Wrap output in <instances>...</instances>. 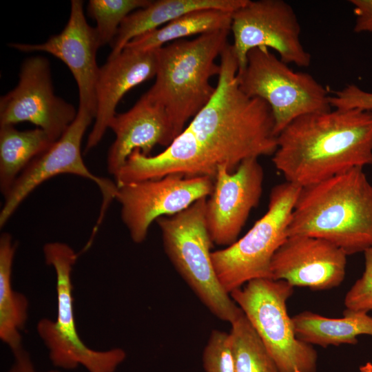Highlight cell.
Wrapping results in <instances>:
<instances>
[{"instance_id": "cell-16", "label": "cell", "mask_w": 372, "mask_h": 372, "mask_svg": "<svg viewBox=\"0 0 372 372\" xmlns=\"http://www.w3.org/2000/svg\"><path fill=\"white\" fill-rule=\"evenodd\" d=\"M347 255L324 239L309 236H290L274 254L271 279L284 280L293 287L327 290L343 282Z\"/></svg>"}, {"instance_id": "cell-15", "label": "cell", "mask_w": 372, "mask_h": 372, "mask_svg": "<svg viewBox=\"0 0 372 372\" xmlns=\"http://www.w3.org/2000/svg\"><path fill=\"white\" fill-rule=\"evenodd\" d=\"M21 52H46L61 60L71 71L79 90V109L96 115V83L99 70L96 53L101 47L95 28L87 22L83 3L72 0L70 13L63 30L40 44L12 43Z\"/></svg>"}, {"instance_id": "cell-14", "label": "cell", "mask_w": 372, "mask_h": 372, "mask_svg": "<svg viewBox=\"0 0 372 372\" xmlns=\"http://www.w3.org/2000/svg\"><path fill=\"white\" fill-rule=\"evenodd\" d=\"M264 170L258 158L243 161L232 172L220 167L206 199L205 221L213 244L228 247L238 240L251 211L259 203Z\"/></svg>"}, {"instance_id": "cell-26", "label": "cell", "mask_w": 372, "mask_h": 372, "mask_svg": "<svg viewBox=\"0 0 372 372\" xmlns=\"http://www.w3.org/2000/svg\"><path fill=\"white\" fill-rule=\"evenodd\" d=\"M205 372H235V356L230 333L214 329L203 352Z\"/></svg>"}, {"instance_id": "cell-9", "label": "cell", "mask_w": 372, "mask_h": 372, "mask_svg": "<svg viewBox=\"0 0 372 372\" xmlns=\"http://www.w3.org/2000/svg\"><path fill=\"white\" fill-rule=\"evenodd\" d=\"M240 90L269 106L278 135L302 116L332 109L329 90L310 74L294 72L265 47L251 50L237 74Z\"/></svg>"}, {"instance_id": "cell-13", "label": "cell", "mask_w": 372, "mask_h": 372, "mask_svg": "<svg viewBox=\"0 0 372 372\" xmlns=\"http://www.w3.org/2000/svg\"><path fill=\"white\" fill-rule=\"evenodd\" d=\"M74 107L55 95L50 64L41 56L22 63L17 86L0 99V126L30 122L58 140L77 116Z\"/></svg>"}, {"instance_id": "cell-11", "label": "cell", "mask_w": 372, "mask_h": 372, "mask_svg": "<svg viewBox=\"0 0 372 372\" xmlns=\"http://www.w3.org/2000/svg\"><path fill=\"white\" fill-rule=\"evenodd\" d=\"M214 179L170 174L158 179L117 185L115 199L121 206V219L134 242H143L151 224L175 215L200 199L207 198Z\"/></svg>"}, {"instance_id": "cell-17", "label": "cell", "mask_w": 372, "mask_h": 372, "mask_svg": "<svg viewBox=\"0 0 372 372\" xmlns=\"http://www.w3.org/2000/svg\"><path fill=\"white\" fill-rule=\"evenodd\" d=\"M156 50L136 51L125 48L99 67L95 88V121L87 139L85 152L91 150L101 141L124 95L133 87L155 76Z\"/></svg>"}, {"instance_id": "cell-21", "label": "cell", "mask_w": 372, "mask_h": 372, "mask_svg": "<svg viewBox=\"0 0 372 372\" xmlns=\"http://www.w3.org/2000/svg\"><path fill=\"white\" fill-rule=\"evenodd\" d=\"M17 244L8 233L0 237V338L14 352L21 347L28 320V300L12 287V270Z\"/></svg>"}, {"instance_id": "cell-19", "label": "cell", "mask_w": 372, "mask_h": 372, "mask_svg": "<svg viewBox=\"0 0 372 372\" xmlns=\"http://www.w3.org/2000/svg\"><path fill=\"white\" fill-rule=\"evenodd\" d=\"M247 0H157L130 14L121 24L107 59L120 54L134 38L157 29L189 12L220 10L233 12Z\"/></svg>"}, {"instance_id": "cell-22", "label": "cell", "mask_w": 372, "mask_h": 372, "mask_svg": "<svg viewBox=\"0 0 372 372\" xmlns=\"http://www.w3.org/2000/svg\"><path fill=\"white\" fill-rule=\"evenodd\" d=\"M54 142L39 127L21 131L14 125L0 126V190L4 197L29 163Z\"/></svg>"}, {"instance_id": "cell-30", "label": "cell", "mask_w": 372, "mask_h": 372, "mask_svg": "<svg viewBox=\"0 0 372 372\" xmlns=\"http://www.w3.org/2000/svg\"><path fill=\"white\" fill-rule=\"evenodd\" d=\"M13 362L6 372H61L59 369L39 371L35 368L30 354L23 347L12 352Z\"/></svg>"}, {"instance_id": "cell-27", "label": "cell", "mask_w": 372, "mask_h": 372, "mask_svg": "<svg viewBox=\"0 0 372 372\" xmlns=\"http://www.w3.org/2000/svg\"><path fill=\"white\" fill-rule=\"evenodd\" d=\"M364 270L346 293L347 309L368 313L372 311V248L364 252Z\"/></svg>"}, {"instance_id": "cell-5", "label": "cell", "mask_w": 372, "mask_h": 372, "mask_svg": "<svg viewBox=\"0 0 372 372\" xmlns=\"http://www.w3.org/2000/svg\"><path fill=\"white\" fill-rule=\"evenodd\" d=\"M206 199L156 222L165 252L176 271L213 315L231 324L242 311L221 286L212 263L213 243L205 221Z\"/></svg>"}, {"instance_id": "cell-12", "label": "cell", "mask_w": 372, "mask_h": 372, "mask_svg": "<svg viewBox=\"0 0 372 372\" xmlns=\"http://www.w3.org/2000/svg\"><path fill=\"white\" fill-rule=\"evenodd\" d=\"M94 116L79 109L75 120L65 132L45 151L34 158L16 179L0 212V227L5 225L23 200L39 185L61 174H71L86 178L99 186L103 194V204L98 223L113 199L118 186L105 178L93 174L81 156L83 135Z\"/></svg>"}, {"instance_id": "cell-1", "label": "cell", "mask_w": 372, "mask_h": 372, "mask_svg": "<svg viewBox=\"0 0 372 372\" xmlns=\"http://www.w3.org/2000/svg\"><path fill=\"white\" fill-rule=\"evenodd\" d=\"M220 58L210 101L161 153L145 156L134 150L115 177L118 185L170 174L214 179L220 167L232 172L246 159L273 156L277 136L269 106L240 90L231 44Z\"/></svg>"}, {"instance_id": "cell-4", "label": "cell", "mask_w": 372, "mask_h": 372, "mask_svg": "<svg viewBox=\"0 0 372 372\" xmlns=\"http://www.w3.org/2000/svg\"><path fill=\"white\" fill-rule=\"evenodd\" d=\"M229 32L216 30L156 50V80L143 96L165 111L174 139L213 97L210 79L220 73L216 61L229 44Z\"/></svg>"}, {"instance_id": "cell-8", "label": "cell", "mask_w": 372, "mask_h": 372, "mask_svg": "<svg viewBox=\"0 0 372 372\" xmlns=\"http://www.w3.org/2000/svg\"><path fill=\"white\" fill-rule=\"evenodd\" d=\"M293 288L284 280L260 278L229 295L255 329L279 372H316L317 351L296 337L287 311Z\"/></svg>"}, {"instance_id": "cell-24", "label": "cell", "mask_w": 372, "mask_h": 372, "mask_svg": "<svg viewBox=\"0 0 372 372\" xmlns=\"http://www.w3.org/2000/svg\"><path fill=\"white\" fill-rule=\"evenodd\" d=\"M235 372H279L255 329L242 313L231 323Z\"/></svg>"}, {"instance_id": "cell-31", "label": "cell", "mask_w": 372, "mask_h": 372, "mask_svg": "<svg viewBox=\"0 0 372 372\" xmlns=\"http://www.w3.org/2000/svg\"><path fill=\"white\" fill-rule=\"evenodd\" d=\"M360 372H372V364L367 362L360 367Z\"/></svg>"}, {"instance_id": "cell-10", "label": "cell", "mask_w": 372, "mask_h": 372, "mask_svg": "<svg viewBox=\"0 0 372 372\" xmlns=\"http://www.w3.org/2000/svg\"><path fill=\"white\" fill-rule=\"evenodd\" d=\"M231 32L238 72L245 67L248 52L259 47L276 51L288 65L308 67L311 64V54L301 43L297 15L283 0H247L232 12Z\"/></svg>"}, {"instance_id": "cell-29", "label": "cell", "mask_w": 372, "mask_h": 372, "mask_svg": "<svg viewBox=\"0 0 372 372\" xmlns=\"http://www.w3.org/2000/svg\"><path fill=\"white\" fill-rule=\"evenodd\" d=\"M355 17L353 31L372 34V0H350Z\"/></svg>"}, {"instance_id": "cell-28", "label": "cell", "mask_w": 372, "mask_h": 372, "mask_svg": "<svg viewBox=\"0 0 372 372\" xmlns=\"http://www.w3.org/2000/svg\"><path fill=\"white\" fill-rule=\"evenodd\" d=\"M331 107L335 109L358 108L372 112V92L365 91L355 84H348L330 95Z\"/></svg>"}, {"instance_id": "cell-7", "label": "cell", "mask_w": 372, "mask_h": 372, "mask_svg": "<svg viewBox=\"0 0 372 372\" xmlns=\"http://www.w3.org/2000/svg\"><path fill=\"white\" fill-rule=\"evenodd\" d=\"M301 187L289 182L271 190L266 213L232 245L211 252L217 278L230 294L248 282L271 278V263L287 238V228Z\"/></svg>"}, {"instance_id": "cell-18", "label": "cell", "mask_w": 372, "mask_h": 372, "mask_svg": "<svg viewBox=\"0 0 372 372\" xmlns=\"http://www.w3.org/2000/svg\"><path fill=\"white\" fill-rule=\"evenodd\" d=\"M109 128L116 138L108 150L107 166L114 177L134 150L149 156L156 145L167 147L174 140L165 111L143 95L128 111L116 113Z\"/></svg>"}, {"instance_id": "cell-23", "label": "cell", "mask_w": 372, "mask_h": 372, "mask_svg": "<svg viewBox=\"0 0 372 372\" xmlns=\"http://www.w3.org/2000/svg\"><path fill=\"white\" fill-rule=\"evenodd\" d=\"M232 12L220 10H200L184 14L163 26L138 36L125 48L136 51L156 50L183 38L220 30H230Z\"/></svg>"}, {"instance_id": "cell-25", "label": "cell", "mask_w": 372, "mask_h": 372, "mask_svg": "<svg viewBox=\"0 0 372 372\" xmlns=\"http://www.w3.org/2000/svg\"><path fill=\"white\" fill-rule=\"evenodd\" d=\"M149 0H90L87 12L96 22L101 46L112 44L123 20L132 12L149 5Z\"/></svg>"}, {"instance_id": "cell-6", "label": "cell", "mask_w": 372, "mask_h": 372, "mask_svg": "<svg viewBox=\"0 0 372 372\" xmlns=\"http://www.w3.org/2000/svg\"><path fill=\"white\" fill-rule=\"evenodd\" d=\"M45 263L56 273L57 313L55 320L41 319L37 331L48 350L49 359L58 369L74 370L79 366L87 372H115L126 358L121 348L98 351L87 347L78 333L72 295V271L78 254L61 242L43 247Z\"/></svg>"}, {"instance_id": "cell-20", "label": "cell", "mask_w": 372, "mask_h": 372, "mask_svg": "<svg viewBox=\"0 0 372 372\" xmlns=\"http://www.w3.org/2000/svg\"><path fill=\"white\" fill-rule=\"evenodd\" d=\"M291 320L296 337L312 346L355 344L360 335L372 336V316L363 311L345 309L343 317L333 318L304 311Z\"/></svg>"}, {"instance_id": "cell-2", "label": "cell", "mask_w": 372, "mask_h": 372, "mask_svg": "<svg viewBox=\"0 0 372 372\" xmlns=\"http://www.w3.org/2000/svg\"><path fill=\"white\" fill-rule=\"evenodd\" d=\"M272 162L300 187L372 165V112L335 108L297 118L278 135Z\"/></svg>"}, {"instance_id": "cell-3", "label": "cell", "mask_w": 372, "mask_h": 372, "mask_svg": "<svg viewBox=\"0 0 372 372\" xmlns=\"http://www.w3.org/2000/svg\"><path fill=\"white\" fill-rule=\"evenodd\" d=\"M324 239L347 256L372 248V183L363 168L351 169L301 187L287 236Z\"/></svg>"}]
</instances>
